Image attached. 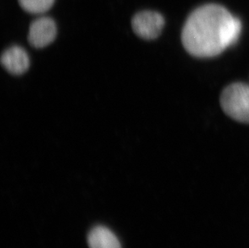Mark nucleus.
<instances>
[{"label":"nucleus","instance_id":"423d86ee","mask_svg":"<svg viewBox=\"0 0 249 248\" xmlns=\"http://www.w3.org/2000/svg\"><path fill=\"white\" fill-rule=\"evenodd\" d=\"M89 248H122L114 232L104 226L94 227L87 237Z\"/></svg>","mask_w":249,"mask_h":248},{"label":"nucleus","instance_id":"0eeeda50","mask_svg":"<svg viewBox=\"0 0 249 248\" xmlns=\"http://www.w3.org/2000/svg\"><path fill=\"white\" fill-rule=\"evenodd\" d=\"M55 0H19L22 8L32 14H42L52 7Z\"/></svg>","mask_w":249,"mask_h":248},{"label":"nucleus","instance_id":"20e7f679","mask_svg":"<svg viewBox=\"0 0 249 248\" xmlns=\"http://www.w3.org/2000/svg\"><path fill=\"white\" fill-rule=\"evenodd\" d=\"M56 36V25L50 17H40L30 24L28 42L36 49H42L50 45Z\"/></svg>","mask_w":249,"mask_h":248},{"label":"nucleus","instance_id":"7ed1b4c3","mask_svg":"<svg viewBox=\"0 0 249 248\" xmlns=\"http://www.w3.org/2000/svg\"><path fill=\"white\" fill-rule=\"evenodd\" d=\"M132 29L143 40H155L165 26L164 17L158 12L144 11L135 15L132 19Z\"/></svg>","mask_w":249,"mask_h":248},{"label":"nucleus","instance_id":"f03ea898","mask_svg":"<svg viewBox=\"0 0 249 248\" xmlns=\"http://www.w3.org/2000/svg\"><path fill=\"white\" fill-rule=\"evenodd\" d=\"M220 103L225 114L238 122L249 124V85L235 82L223 89Z\"/></svg>","mask_w":249,"mask_h":248},{"label":"nucleus","instance_id":"39448f33","mask_svg":"<svg viewBox=\"0 0 249 248\" xmlns=\"http://www.w3.org/2000/svg\"><path fill=\"white\" fill-rule=\"evenodd\" d=\"M1 64L12 74L21 75L29 68L30 60L24 49L14 45L2 53Z\"/></svg>","mask_w":249,"mask_h":248},{"label":"nucleus","instance_id":"f257e3e1","mask_svg":"<svg viewBox=\"0 0 249 248\" xmlns=\"http://www.w3.org/2000/svg\"><path fill=\"white\" fill-rule=\"evenodd\" d=\"M242 24L225 7L215 3L195 9L186 19L181 42L195 57H213L234 45L240 37Z\"/></svg>","mask_w":249,"mask_h":248}]
</instances>
